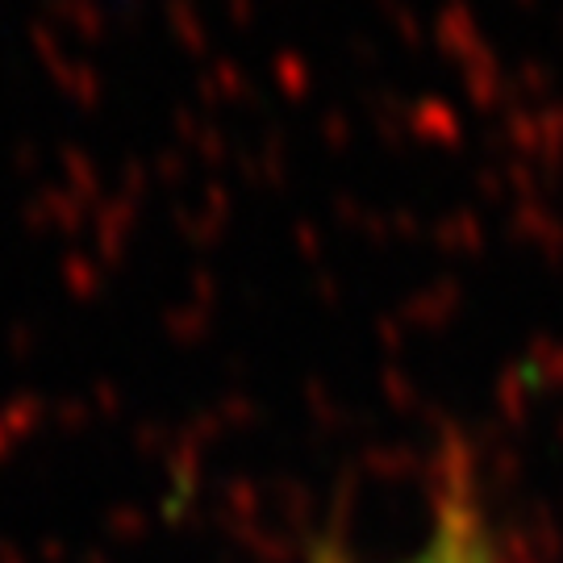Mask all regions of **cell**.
<instances>
[{"label":"cell","mask_w":563,"mask_h":563,"mask_svg":"<svg viewBox=\"0 0 563 563\" xmlns=\"http://www.w3.org/2000/svg\"><path fill=\"white\" fill-rule=\"evenodd\" d=\"M318 563H351L342 551H322ZM397 563H505L497 534L484 514L481 488L472 476V463L460 446L446 451L443 467H439V484H434V522L430 534L413 555Z\"/></svg>","instance_id":"6da1fadb"}]
</instances>
